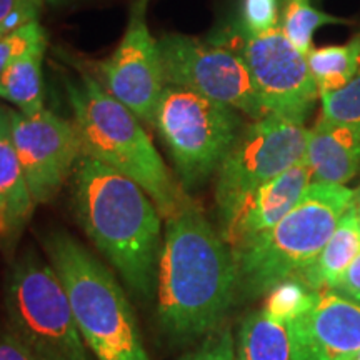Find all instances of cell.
Returning <instances> with one entry per match:
<instances>
[{"instance_id":"cell-21","label":"cell","mask_w":360,"mask_h":360,"mask_svg":"<svg viewBox=\"0 0 360 360\" xmlns=\"http://www.w3.org/2000/svg\"><path fill=\"white\" fill-rule=\"evenodd\" d=\"M347 19L319 11L310 4V0H285L281 13V30L304 56H307L312 49L315 30L323 25L347 24Z\"/></svg>"},{"instance_id":"cell-9","label":"cell","mask_w":360,"mask_h":360,"mask_svg":"<svg viewBox=\"0 0 360 360\" xmlns=\"http://www.w3.org/2000/svg\"><path fill=\"white\" fill-rule=\"evenodd\" d=\"M164 79L259 120L267 117L245 60L224 45L180 34L159 40Z\"/></svg>"},{"instance_id":"cell-7","label":"cell","mask_w":360,"mask_h":360,"mask_svg":"<svg viewBox=\"0 0 360 360\" xmlns=\"http://www.w3.org/2000/svg\"><path fill=\"white\" fill-rule=\"evenodd\" d=\"M154 127L172 157L179 182L188 192L217 172L240 134L242 119L232 107L188 89L165 85Z\"/></svg>"},{"instance_id":"cell-30","label":"cell","mask_w":360,"mask_h":360,"mask_svg":"<svg viewBox=\"0 0 360 360\" xmlns=\"http://www.w3.org/2000/svg\"><path fill=\"white\" fill-rule=\"evenodd\" d=\"M49 4H52V6H62V4L69 2V0H47Z\"/></svg>"},{"instance_id":"cell-4","label":"cell","mask_w":360,"mask_h":360,"mask_svg":"<svg viewBox=\"0 0 360 360\" xmlns=\"http://www.w3.org/2000/svg\"><path fill=\"white\" fill-rule=\"evenodd\" d=\"M80 335L97 360H150L137 317L114 274L67 232L45 238Z\"/></svg>"},{"instance_id":"cell-33","label":"cell","mask_w":360,"mask_h":360,"mask_svg":"<svg viewBox=\"0 0 360 360\" xmlns=\"http://www.w3.org/2000/svg\"><path fill=\"white\" fill-rule=\"evenodd\" d=\"M354 360H360V354H359V355H357V357H355Z\"/></svg>"},{"instance_id":"cell-20","label":"cell","mask_w":360,"mask_h":360,"mask_svg":"<svg viewBox=\"0 0 360 360\" xmlns=\"http://www.w3.org/2000/svg\"><path fill=\"white\" fill-rule=\"evenodd\" d=\"M307 64L321 94L349 84L360 70V34L344 45L310 49Z\"/></svg>"},{"instance_id":"cell-6","label":"cell","mask_w":360,"mask_h":360,"mask_svg":"<svg viewBox=\"0 0 360 360\" xmlns=\"http://www.w3.org/2000/svg\"><path fill=\"white\" fill-rule=\"evenodd\" d=\"M6 304L11 334L37 360H90L64 283L37 254L13 265Z\"/></svg>"},{"instance_id":"cell-32","label":"cell","mask_w":360,"mask_h":360,"mask_svg":"<svg viewBox=\"0 0 360 360\" xmlns=\"http://www.w3.org/2000/svg\"><path fill=\"white\" fill-rule=\"evenodd\" d=\"M355 205H357V214H359V224H360V202H359V204H355Z\"/></svg>"},{"instance_id":"cell-27","label":"cell","mask_w":360,"mask_h":360,"mask_svg":"<svg viewBox=\"0 0 360 360\" xmlns=\"http://www.w3.org/2000/svg\"><path fill=\"white\" fill-rule=\"evenodd\" d=\"M180 360H236V340L229 327H219L193 352Z\"/></svg>"},{"instance_id":"cell-15","label":"cell","mask_w":360,"mask_h":360,"mask_svg":"<svg viewBox=\"0 0 360 360\" xmlns=\"http://www.w3.org/2000/svg\"><path fill=\"white\" fill-rule=\"evenodd\" d=\"M35 209L12 139L11 109L0 105V247L12 249Z\"/></svg>"},{"instance_id":"cell-25","label":"cell","mask_w":360,"mask_h":360,"mask_svg":"<svg viewBox=\"0 0 360 360\" xmlns=\"http://www.w3.org/2000/svg\"><path fill=\"white\" fill-rule=\"evenodd\" d=\"M45 0H0V35L12 34L39 20Z\"/></svg>"},{"instance_id":"cell-3","label":"cell","mask_w":360,"mask_h":360,"mask_svg":"<svg viewBox=\"0 0 360 360\" xmlns=\"http://www.w3.org/2000/svg\"><path fill=\"white\" fill-rule=\"evenodd\" d=\"M67 96L85 155L139 184L165 220L191 204L193 199L170 172L141 119L98 80L87 74L79 82L67 80Z\"/></svg>"},{"instance_id":"cell-12","label":"cell","mask_w":360,"mask_h":360,"mask_svg":"<svg viewBox=\"0 0 360 360\" xmlns=\"http://www.w3.org/2000/svg\"><path fill=\"white\" fill-rule=\"evenodd\" d=\"M102 85L112 97L134 112L142 122L155 124V112L165 89L159 40L147 25V0H137L114 53L98 64Z\"/></svg>"},{"instance_id":"cell-8","label":"cell","mask_w":360,"mask_h":360,"mask_svg":"<svg viewBox=\"0 0 360 360\" xmlns=\"http://www.w3.org/2000/svg\"><path fill=\"white\" fill-rule=\"evenodd\" d=\"M307 137L309 130L302 124L276 115L242 129L217 170L215 204L220 224L252 192L304 160Z\"/></svg>"},{"instance_id":"cell-17","label":"cell","mask_w":360,"mask_h":360,"mask_svg":"<svg viewBox=\"0 0 360 360\" xmlns=\"http://www.w3.org/2000/svg\"><path fill=\"white\" fill-rule=\"evenodd\" d=\"M360 254V224L357 205H352L340 219L332 237L323 245L321 254L315 257L295 278L304 282L310 290L321 292L332 289L335 282L344 276L350 264Z\"/></svg>"},{"instance_id":"cell-23","label":"cell","mask_w":360,"mask_h":360,"mask_svg":"<svg viewBox=\"0 0 360 360\" xmlns=\"http://www.w3.org/2000/svg\"><path fill=\"white\" fill-rule=\"evenodd\" d=\"M322 119L360 134V70L344 87L321 94Z\"/></svg>"},{"instance_id":"cell-18","label":"cell","mask_w":360,"mask_h":360,"mask_svg":"<svg viewBox=\"0 0 360 360\" xmlns=\"http://www.w3.org/2000/svg\"><path fill=\"white\" fill-rule=\"evenodd\" d=\"M47 40L40 39L15 57L0 74V97L17 105L22 114H37L44 107L42 62Z\"/></svg>"},{"instance_id":"cell-13","label":"cell","mask_w":360,"mask_h":360,"mask_svg":"<svg viewBox=\"0 0 360 360\" xmlns=\"http://www.w3.org/2000/svg\"><path fill=\"white\" fill-rule=\"evenodd\" d=\"M294 360H354L360 354V304L321 290L307 312L287 323Z\"/></svg>"},{"instance_id":"cell-14","label":"cell","mask_w":360,"mask_h":360,"mask_svg":"<svg viewBox=\"0 0 360 360\" xmlns=\"http://www.w3.org/2000/svg\"><path fill=\"white\" fill-rule=\"evenodd\" d=\"M310 182L309 165L300 160L245 197L220 227V233L233 254L281 222L299 204Z\"/></svg>"},{"instance_id":"cell-29","label":"cell","mask_w":360,"mask_h":360,"mask_svg":"<svg viewBox=\"0 0 360 360\" xmlns=\"http://www.w3.org/2000/svg\"><path fill=\"white\" fill-rule=\"evenodd\" d=\"M0 360H37L12 334L0 337Z\"/></svg>"},{"instance_id":"cell-2","label":"cell","mask_w":360,"mask_h":360,"mask_svg":"<svg viewBox=\"0 0 360 360\" xmlns=\"http://www.w3.org/2000/svg\"><path fill=\"white\" fill-rule=\"evenodd\" d=\"M72 186L80 227L130 289L150 299L164 242L155 202L132 179L85 154Z\"/></svg>"},{"instance_id":"cell-28","label":"cell","mask_w":360,"mask_h":360,"mask_svg":"<svg viewBox=\"0 0 360 360\" xmlns=\"http://www.w3.org/2000/svg\"><path fill=\"white\" fill-rule=\"evenodd\" d=\"M328 290H334L339 295L345 297V299H350L354 302L360 304V254L350 264V267L345 270L344 276L335 282V285Z\"/></svg>"},{"instance_id":"cell-24","label":"cell","mask_w":360,"mask_h":360,"mask_svg":"<svg viewBox=\"0 0 360 360\" xmlns=\"http://www.w3.org/2000/svg\"><path fill=\"white\" fill-rule=\"evenodd\" d=\"M281 27V0H242L240 32L262 35Z\"/></svg>"},{"instance_id":"cell-26","label":"cell","mask_w":360,"mask_h":360,"mask_svg":"<svg viewBox=\"0 0 360 360\" xmlns=\"http://www.w3.org/2000/svg\"><path fill=\"white\" fill-rule=\"evenodd\" d=\"M44 37L45 34L39 20L30 22V24L24 25L12 34L0 35V74L13 58L19 57L20 53H24L27 49L32 47L35 42H39Z\"/></svg>"},{"instance_id":"cell-5","label":"cell","mask_w":360,"mask_h":360,"mask_svg":"<svg viewBox=\"0 0 360 360\" xmlns=\"http://www.w3.org/2000/svg\"><path fill=\"white\" fill-rule=\"evenodd\" d=\"M354 204L352 188L310 184L299 204L281 222L233 254L237 294L249 300L259 299L302 272L321 254Z\"/></svg>"},{"instance_id":"cell-19","label":"cell","mask_w":360,"mask_h":360,"mask_svg":"<svg viewBox=\"0 0 360 360\" xmlns=\"http://www.w3.org/2000/svg\"><path fill=\"white\" fill-rule=\"evenodd\" d=\"M236 360H294L287 323L264 309L247 315L237 335Z\"/></svg>"},{"instance_id":"cell-10","label":"cell","mask_w":360,"mask_h":360,"mask_svg":"<svg viewBox=\"0 0 360 360\" xmlns=\"http://www.w3.org/2000/svg\"><path fill=\"white\" fill-rule=\"evenodd\" d=\"M238 35V53L249 67L265 114L304 125L321 97L307 57L292 45L281 27L262 35Z\"/></svg>"},{"instance_id":"cell-1","label":"cell","mask_w":360,"mask_h":360,"mask_svg":"<svg viewBox=\"0 0 360 360\" xmlns=\"http://www.w3.org/2000/svg\"><path fill=\"white\" fill-rule=\"evenodd\" d=\"M165 222L157 317L170 337L199 339L217 330L236 299V255L195 200Z\"/></svg>"},{"instance_id":"cell-11","label":"cell","mask_w":360,"mask_h":360,"mask_svg":"<svg viewBox=\"0 0 360 360\" xmlns=\"http://www.w3.org/2000/svg\"><path fill=\"white\" fill-rule=\"evenodd\" d=\"M12 139L35 205L56 199L84 155L74 122L52 110L27 115L11 109Z\"/></svg>"},{"instance_id":"cell-16","label":"cell","mask_w":360,"mask_h":360,"mask_svg":"<svg viewBox=\"0 0 360 360\" xmlns=\"http://www.w3.org/2000/svg\"><path fill=\"white\" fill-rule=\"evenodd\" d=\"M312 182L345 186L360 167V134L322 117L309 130L304 155Z\"/></svg>"},{"instance_id":"cell-22","label":"cell","mask_w":360,"mask_h":360,"mask_svg":"<svg viewBox=\"0 0 360 360\" xmlns=\"http://www.w3.org/2000/svg\"><path fill=\"white\" fill-rule=\"evenodd\" d=\"M315 295L317 292L310 290L299 278H287L269 292L264 310L276 321L290 323L312 307Z\"/></svg>"},{"instance_id":"cell-31","label":"cell","mask_w":360,"mask_h":360,"mask_svg":"<svg viewBox=\"0 0 360 360\" xmlns=\"http://www.w3.org/2000/svg\"><path fill=\"white\" fill-rule=\"evenodd\" d=\"M360 202V187L355 191V204H359Z\"/></svg>"}]
</instances>
